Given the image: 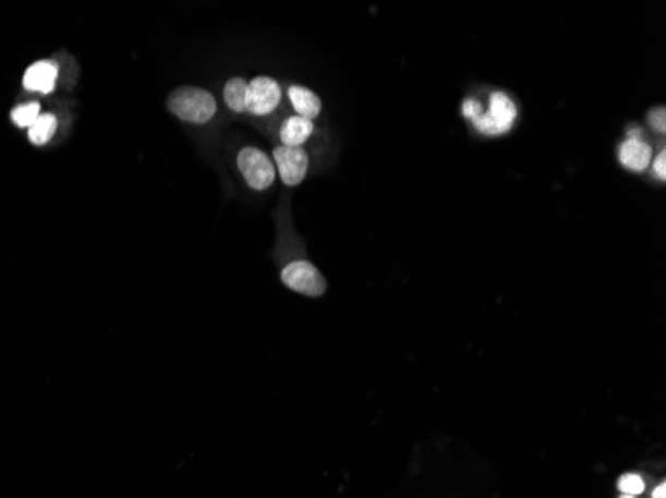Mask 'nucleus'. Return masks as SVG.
<instances>
[{"mask_svg":"<svg viewBox=\"0 0 666 498\" xmlns=\"http://www.w3.org/2000/svg\"><path fill=\"white\" fill-rule=\"evenodd\" d=\"M168 108L184 122L206 124L216 114V100L202 88L184 86L168 96Z\"/></svg>","mask_w":666,"mask_h":498,"instance_id":"f257e3e1","label":"nucleus"},{"mask_svg":"<svg viewBox=\"0 0 666 498\" xmlns=\"http://www.w3.org/2000/svg\"><path fill=\"white\" fill-rule=\"evenodd\" d=\"M281 281L290 290L304 293V295H310V297H322L326 293V288H328L326 278L310 262H292L290 266L283 267Z\"/></svg>","mask_w":666,"mask_h":498,"instance_id":"f03ea898","label":"nucleus"},{"mask_svg":"<svg viewBox=\"0 0 666 498\" xmlns=\"http://www.w3.org/2000/svg\"><path fill=\"white\" fill-rule=\"evenodd\" d=\"M514 118H517V108L511 102V98L502 93H495L492 96L489 112L481 114L473 122H475V126L480 127L483 134H487V136H501V134L511 130Z\"/></svg>","mask_w":666,"mask_h":498,"instance_id":"7ed1b4c3","label":"nucleus"},{"mask_svg":"<svg viewBox=\"0 0 666 498\" xmlns=\"http://www.w3.org/2000/svg\"><path fill=\"white\" fill-rule=\"evenodd\" d=\"M238 168L254 190H268L276 180V168L262 150L244 148L238 154Z\"/></svg>","mask_w":666,"mask_h":498,"instance_id":"20e7f679","label":"nucleus"},{"mask_svg":"<svg viewBox=\"0 0 666 498\" xmlns=\"http://www.w3.org/2000/svg\"><path fill=\"white\" fill-rule=\"evenodd\" d=\"M281 100L278 82L259 76L247 84L246 112L254 117H266L276 110Z\"/></svg>","mask_w":666,"mask_h":498,"instance_id":"39448f33","label":"nucleus"},{"mask_svg":"<svg viewBox=\"0 0 666 498\" xmlns=\"http://www.w3.org/2000/svg\"><path fill=\"white\" fill-rule=\"evenodd\" d=\"M274 160L278 166L281 182L286 186H298L304 182L307 174V154L302 148H290V146H278L274 150Z\"/></svg>","mask_w":666,"mask_h":498,"instance_id":"423d86ee","label":"nucleus"},{"mask_svg":"<svg viewBox=\"0 0 666 498\" xmlns=\"http://www.w3.org/2000/svg\"><path fill=\"white\" fill-rule=\"evenodd\" d=\"M57 76H59L57 64L48 62V60H40V62H35L31 69L26 70L24 88L33 90V93H52L55 84H57Z\"/></svg>","mask_w":666,"mask_h":498,"instance_id":"0eeeda50","label":"nucleus"},{"mask_svg":"<svg viewBox=\"0 0 666 498\" xmlns=\"http://www.w3.org/2000/svg\"><path fill=\"white\" fill-rule=\"evenodd\" d=\"M619 160L631 172H643L653 160V151L643 139L629 138L619 150Z\"/></svg>","mask_w":666,"mask_h":498,"instance_id":"6e6552de","label":"nucleus"},{"mask_svg":"<svg viewBox=\"0 0 666 498\" xmlns=\"http://www.w3.org/2000/svg\"><path fill=\"white\" fill-rule=\"evenodd\" d=\"M314 124L312 120H305L302 117L288 118L281 126V146H290V148H302L305 139L312 136Z\"/></svg>","mask_w":666,"mask_h":498,"instance_id":"1a4fd4ad","label":"nucleus"},{"mask_svg":"<svg viewBox=\"0 0 666 498\" xmlns=\"http://www.w3.org/2000/svg\"><path fill=\"white\" fill-rule=\"evenodd\" d=\"M290 100H292L298 117L305 118V120H314L322 112L319 98L312 90L302 88V86H292L290 88Z\"/></svg>","mask_w":666,"mask_h":498,"instance_id":"9d476101","label":"nucleus"},{"mask_svg":"<svg viewBox=\"0 0 666 498\" xmlns=\"http://www.w3.org/2000/svg\"><path fill=\"white\" fill-rule=\"evenodd\" d=\"M223 98L234 112H246L247 82L232 78L223 88Z\"/></svg>","mask_w":666,"mask_h":498,"instance_id":"9b49d317","label":"nucleus"},{"mask_svg":"<svg viewBox=\"0 0 666 498\" xmlns=\"http://www.w3.org/2000/svg\"><path fill=\"white\" fill-rule=\"evenodd\" d=\"M55 130H57V118L52 114H40L36 118L35 124L28 127V138L36 146H45L48 139L52 138Z\"/></svg>","mask_w":666,"mask_h":498,"instance_id":"f8f14e48","label":"nucleus"},{"mask_svg":"<svg viewBox=\"0 0 666 498\" xmlns=\"http://www.w3.org/2000/svg\"><path fill=\"white\" fill-rule=\"evenodd\" d=\"M617 488H619L620 495H627V497H641L644 490H646V481L641 473H625L617 481Z\"/></svg>","mask_w":666,"mask_h":498,"instance_id":"ddd939ff","label":"nucleus"},{"mask_svg":"<svg viewBox=\"0 0 666 498\" xmlns=\"http://www.w3.org/2000/svg\"><path fill=\"white\" fill-rule=\"evenodd\" d=\"M38 117H40V106L36 102H28V105L19 106L12 110V122L16 126L31 127Z\"/></svg>","mask_w":666,"mask_h":498,"instance_id":"4468645a","label":"nucleus"},{"mask_svg":"<svg viewBox=\"0 0 666 498\" xmlns=\"http://www.w3.org/2000/svg\"><path fill=\"white\" fill-rule=\"evenodd\" d=\"M649 122H651V126L658 130V132H665L666 130V110L665 108H655V110H651V114H649Z\"/></svg>","mask_w":666,"mask_h":498,"instance_id":"2eb2a0df","label":"nucleus"},{"mask_svg":"<svg viewBox=\"0 0 666 498\" xmlns=\"http://www.w3.org/2000/svg\"><path fill=\"white\" fill-rule=\"evenodd\" d=\"M463 114L469 118V120H475V118H480L483 112H481L480 102H475V100H465V105H463Z\"/></svg>","mask_w":666,"mask_h":498,"instance_id":"dca6fc26","label":"nucleus"},{"mask_svg":"<svg viewBox=\"0 0 666 498\" xmlns=\"http://www.w3.org/2000/svg\"><path fill=\"white\" fill-rule=\"evenodd\" d=\"M655 172L661 180H665L666 178V154L665 151H661L658 154V158H656L655 162Z\"/></svg>","mask_w":666,"mask_h":498,"instance_id":"f3484780","label":"nucleus"},{"mask_svg":"<svg viewBox=\"0 0 666 498\" xmlns=\"http://www.w3.org/2000/svg\"><path fill=\"white\" fill-rule=\"evenodd\" d=\"M666 495V483L665 481H658L656 483L655 488H653V493H651V498H665Z\"/></svg>","mask_w":666,"mask_h":498,"instance_id":"a211bd4d","label":"nucleus"},{"mask_svg":"<svg viewBox=\"0 0 666 498\" xmlns=\"http://www.w3.org/2000/svg\"><path fill=\"white\" fill-rule=\"evenodd\" d=\"M619 498H639V497H627V495H620Z\"/></svg>","mask_w":666,"mask_h":498,"instance_id":"6ab92c4d","label":"nucleus"}]
</instances>
